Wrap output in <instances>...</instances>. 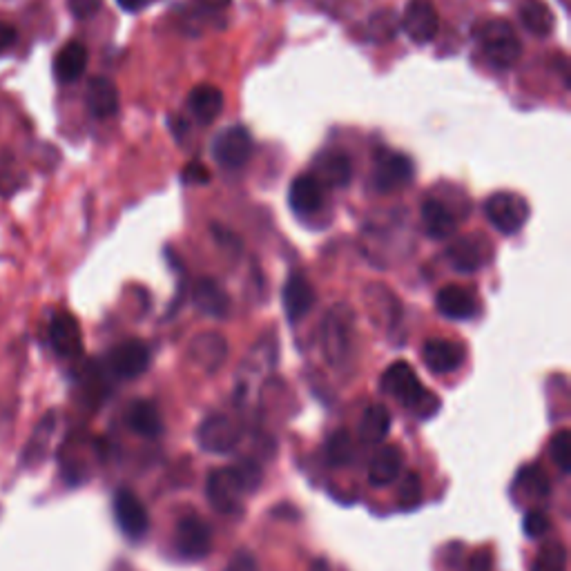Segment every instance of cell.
<instances>
[{
    "label": "cell",
    "mask_w": 571,
    "mask_h": 571,
    "mask_svg": "<svg viewBox=\"0 0 571 571\" xmlns=\"http://www.w3.org/2000/svg\"><path fill=\"white\" fill-rule=\"evenodd\" d=\"M413 161L400 152H384L377 157L373 168V188L377 192H398L413 181Z\"/></svg>",
    "instance_id": "obj_10"
},
{
    "label": "cell",
    "mask_w": 571,
    "mask_h": 571,
    "mask_svg": "<svg viewBox=\"0 0 571 571\" xmlns=\"http://www.w3.org/2000/svg\"><path fill=\"white\" fill-rule=\"evenodd\" d=\"M485 212L493 228L500 230L502 235H516L525 228L531 215L527 199L516 195V192H496V195H491L485 203Z\"/></svg>",
    "instance_id": "obj_5"
},
{
    "label": "cell",
    "mask_w": 571,
    "mask_h": 571,
    "mask_svg": "<svg viewBox=\"0 0 571 571\" xmlns=\"http://www.w3.org/2000/svg\"><path fill=\"white\" fill-rule=\"evenodd\" d=\"M493 246L491 241L480 235H467L453 241L447 248V261L458 273H478L491 264Z\"/></svg>",
    "instance_id": "obj_9"
},
{
    "label": "cell",
    "mask_w": 571,
    "mask_h": 571,
    "mask_svg": "<svg viewBox=\"0 0 571 571\" xmlns=\"http://www.w3.org/2000/svg\"><path fill=\"white\" fill-rule=\"evenodd\" d=\"M226 571H259V565L250 551H239V554L228 563Z\"/></svg>",
    "instance_id": "obj_40"
},
{
    "label": "cell",
    "mask_w": 571,
    "mask_h": 571,
    "mask_svg": "<svg viewBox=\"0 0 571 571\" xmlns=\"http://www.w3.org/2000/svg\"><path fill=\"white\" fill-rule=\"evenodd\" d=\"M476 38L480 43V50L489 58V63L496 67H511L518 63L522 54L520 38L516 29L511 27V23L505 21V18H489V21L478 27Z\"/></svg>",
    "instance_id": "obj_4"
},
{
    "label": "cell",
    "mask_w": 571,
    "mask_h": 571,
    "mask_svg": "<svg viewBox=\"0 0 571 571\" xmlns=\"http://www.w3.org/2000/svg\"><path fill=\"white\" fill-rule=\"evenodd\" d=\"M402 464H404V456H402L400 447H395V444L380 447L369 464V482L373 487L393 485V482L400 478Z\"/></svg>",
    "instance_id": "obj_21"
},
{
    "label": "cell",
    "mask_w": 571,
    "mask_h": 571,
    "mask_svg": "<svg viewBox=\"0 0 571 571\" xmlns=\"http://www.w3.org/2000/svg\"><path fill=\"white\" fill-rule=\"evenodd\" d=\"M311 571H328V563H326V560H322V558H317L315 563L311 565Z\"/></svg>",
    "instance_id": "obj_44"
},
{
    "label": "cell",
    "mask_w": 571,
    "mask_h": 571,
    "mask_svg": "<svg viewBox=\"0 0 571 571\" xmlns=\"http://www.w3.org/2000/svg\"><path fill=\"white\" fill-rule=\"evenodd\" d=\"M422 360L427 364V369L438 373V375H447L458 371L462 362H464V348L451 340H429L422 348Z\"/></svg>",
    "instance_id": "obj_16"
},
{
    "label": "cell",
    "mask_w": 571,
    "mask_h": 571,
    "mask_svg": "<svg viewBox=\"0 0 571 571\" xmlns=\"http://www.w3.org/2000/svg\"><path fill=\"white\" fill-rule=\"evenodd\" d=\"M128 427L143 438H159L163 433V420L157 404L150 400H137L128 409Z\"/></svg>",
    "instance_id": "obj_28"
},
{
    "label": "cell",
    "mask_w": 571,
    "mask_h": 571,
    "mask_svg": "<svg viewBox=\"0 0 571 571\" xmlns=\"http://www.w3.org/2000/svg\"><path fill=\"white\" fill-rule=\"evenodd\" d=\"M518 14H520V23L525 25L529 34L545 38L554 32L556 18L545 0H520Z\"/></svg>",
    "instance_id": "obj_27"
},
{
    "label": "cell",
    "mask_w": 571,
    "mask_h": 571,
    "mask_svg": "<svg viewBox=\"0 0 571 571\" xmlns=\"http://www.w3.org/2000/svg\"><path fill=\"white\" fill-rule=\"evenodd\" d=\"M114 518L116 525L130 540H141L150 531L148 507L130 489H119L114 493Z\"/></svg>",
    "instance_id": "obj_8"
},
{
    "label": "cell",
    "mask_w": 571,
    "mask_h": 571,
    "mask_svg": "<svg viewBox=\"0 0 571 571\" xmlns=\"http://www.w3.org/2000/svg\"><path fill=\"white\" fill-rule=\"evenodd\" d=\"M522 529H525L527 538L536 540V538H543L547 534V531L551 529V522H549L545 511L534 509V511H527L525 520H522Z\"/></svg>",
    "instance_id": "obj_37"
},
{
    "label": "cell",
    "mask_w": 571,
    "mask_h": 571,
    "mask_svg": "<svg viewBox=\"0 0 571 571\" xmlns=\"http://www.w3.org/2000/svg\"><path fill=\"white\" fill-rule=\"evenodd\" d=\"M181 179L186 183H192V186H199V183H208L210 181V170L203 166L201 161H192L183 168Z\"/></svg>",
    "instance_id": "obj_39"
},
{
    "label": "cell",
    "mask_w": 571,
    "mask_h": 571,
    "mask_svg": "<svg viewBox=\"0 0 571 571\" xmlns=\"http://www.w3.org/2000/svg\"><path fill=\"white\" fill-rule=\"evenodd\" d=\"M228 342L219 333H201L190 342L188 357L203 371H217L226 362Z\"/></svg>",
    "instance_id": "obj_17"
},
{
    "label": "cell",
    "mask_w": 571,
    "mask_h": 571,
    "mask_svg": "<svg viewBox=\"0 0 571 571\" xmlns=\"http://www.w3.org/2000/svg\"><path fill=\"white\" fill-rule=\"evenodd\" d=\"M516 485L536 498H545L551 491L547 473L543 467H538V464H527V467H522L516 476Z\"/></svg>",
    "instance_id": "obj_32"
},
{
    "label": "cell",
    "mask_w": 571,
    "mask_h": 571,
    "mask_svg": "<svg viewBox=\"0 0 571 571\" xmlns=\"http://www.w3.org/2000/svg\"><path fill=\"white\" fill-rule=\"evenodd\" d=\"M315 174L313 177L322 183V186L344 188L353 179V161L344 152H326L315 161Z\"/></svg>",
    "instance_id": "obj_19"
},
{
    "label": "cell",
    "mask_w": 571,
    "mask_h": 571,
    "mask_svg": "<svg viewBox=\"0 0 571 571\" xmlns=\"http://www.w3.org/2000/svg\"><path fill=\"white\" fill-rule=\"evenodd\" d=\"M150 366V351L141 340H128L110 353V369L123 380H134Z\"/></svg>",
    "instance_id": "obj_13"
},
{
    "label": "cell",
    "mask_w": 571,
    "mask_h": 571,
    "mask_svg": "<svg viewBox=\"0 0 571 571\" xmlns=\"http://www.w3.org/2000/svg\"><path fill=\"white\" fill-rule=\"evenodd\" d=\"M212 159L224 168H241L246 166L250 154H253V137L244 125H230L221 130L210 145Z\"/></svg>",
    "instance_id": "obj_6"
},
{
    "label": "cell",
    "mask_w": 571,
    "mask_h": 571,
    "mask_svg": "<svg viewBox=\"0 0 571 571\" xmlns=\"http://www.w3.org/2000/svg\"><path fill=\"white\" fill-rule=\"evenodd\" d=\"M369 29L371 38H375V41H391L395 32H398V18H395V14L389 12V9H382V12H377L371 18Z\"/></svg>",
    "instance_id": "obj_34"
},
{
    "label": "cell",
    "mask_w": 571,
    "mask_h": 571,
    "mask_svg": "<svg viewBox=\"0 0 571 571\" xmlns=\"http://www.w3.org/2000/svg\"><path fill=\"white\" fill-rule=\"evenodd\" d=\"M116 3H119L125 12H137V9L145 5V0H116Z\"/></svg>",
    "instance_id": "obj_43"
},
{
    "label": "cell",
    "mask_w": 571,
    "mask_h": 571,
    "mask_svg": "<svg viewBox=\"0 0 571 571\" xmlns=\"http://www.w3.org/2000/svg\"><path fill=\"white\" fill-rule=\"evenodd\" d=\"M16 27L9 23H0V54L7 52L16 43Z\"/></svg>",
    "instance_id": "obj_41"
},
{
    "label": "cell",
    "mask_w": 571,
    "mask_h": 571,
    "mask_svg": "<svg viewBox=\"0 0 571 571\" xmlns=\"http://www.w3.org/2000/svg\"><path fill=\"white\" fill-rule=\"evenodd\" d=\"M491 565H493V558H491L489 551H476V554L471 556L469 569L471 571H491Z\"/></svg>",
    "instance_id": "obj_42"
},
{
    "label": "cell",
    "mask_w": 571,
    "mask_h": 571,
    "mask_svg": "<svg viewBox=\"0 0 571 571\" xmlns=\"http://www.w3.org/2000/svg\"><path fill=\"white\" fill-rule=\"evenodd\" d=\"M531 571H567V547L563 543H547L538 551Z\"/></svg>",
    "instance_id": "obj_33"
},
{
    "label": "cell",
    "mask_w": 571,
    "mask_h": 571,
    "mask_svg": "<svg viewBox=\"0 0 571 571\" xmlns=\"http://www.w3.org/2000/svg\"><path fill=\"white\" fill-rule=\"evenodd\" d=\"M422 226L431 239L442 241L456 232V217L442 201L431 197L422 203Z\"/></svg>",
    "instance_id": "obj_25"
},
{
    "label": "cell",
    "mask_w": 571,
    "mask_h": 571,
    "mask_svg": "<svg viewBox=\"0 0 571 571\" xmlns=\"http://www.w3.org/2000/svg\"><path fill=\"white\" fill-rule=\"evenodd\" d=\"M422 498V482L418 473H404L400 482V502L404 507H415Z\"/></svg>",
    "instance_id": "obj_36"
},
{
    "label": "cell",
    "mask_w": 571,
    "mask_h": 571,
    "mask_svg": "<svg viewBox=\"0 0 571 571\" xmlns=\"http://www.w3.org/2000/svg\"><path fill=\"white\" fill-rule=\"evenodd\" d=\"M50 342L61 357H79L83 353L79 322L70 313H56L50 322Z\"/></svg>",
    "instance_id": "obj_15"
},
{
    "label": "cell",
    "mask_w": 571,
    "mask_h": 571,
    "mask_svg": "<svg viewBox=\"0 0 571 571\" xmlns=\"http://www.w3.org/2000/svg\"><path fill=\"white\" fill-rule=\"evenodd\" d=\"M317 302V293L313 284L302 273H290L288 282L282 293V304L288 322H299V319L311 313V308Z\"/></svg>",
    "instance_id": "obj_14"
},
{
    "label": "cell",
    "mask_w": 571,
    "mask_h": 571,
    "mask_svg": "<svg viewBox=\"0 0 571 571\" xmlns=\"http://www.w3.org/2000/svg\"><path fill=\"white\" fill-rule=\"evenodd\" d=\"M563 5H569V0H563Z\"/></svg>",
    "instance_id": "obj_45"
},
{
    "label": "cell",
    "mask_w": 571,
    "mask_h": 571,
    "mask_svg": "<svg viewBox=\"0 0 571 571\" xmlns=\"http://www.w3.org/2000/svg\"><path fill=\"white\" fill-rule=\"evenodd\" d=\"M402 29L413 43H431L440 32V16L431 0H411L404 9Z\"/></svg>",
    "instance_id": "obj_12"
},
{
    "label": "cell",
    "mask_w": 571,
    "mask_h": 571,
    "mask_svg": "<svg viewBox=\"0 0 571 571\" xmlns=\"http://www.w3.org/2000/svg\"><path fill=\"white\" fill-rule=\"evenodd\" d=\"M85 101L87 110H90L96 119H110V116L119 112V90H116V85L110 79H105V76H94V79L87 83Z\"/></svg>",
    "instance_id": "obj_20"
},
{
    "label": "cell",
    "mask_w": 571,
    "mask_h": 571,
    "mask_svg": "<svg viewBox=\"0 0 571 571\" xmlns=\"http://www.w3.org/2000/svg\"><path fill=\"white\" fill-rule=\"evenodd\" d=\"M174 545L186 560L206 558L212 549V529L206 520L197 516L183 518L174 531Z\"/></svg>",
    "instance_id": "obj_11"
},
{
    "label": "cell",
    "mask_w": 571,
    "mask_h": 571,
    "mask_svg": "<svg viewBox=\"0 0 571 571\" xmlns=\"http://www.w3.org/2000/svg\"><path fill=\"white\" fill-rule=\"evenodd\" d=\"M261 480H264V473H261L259 464L248 460L210 471L206 493L212 509L226 516L239 514L241 507H244V496L255 493Z\"/></svg>",
    "instance_id": "obj_1"
},
{
    "label": "cell",
    "mask_w": 571,
    "mask_h": 571,
    "mask_svg": "<svg viewBox=\"0 0 571 571\" xmlns=\"http://www.w3.org/2000/svg\"><path fill=\"white\" fill-rule=\"evenodd\" d=\"M353 331H355V313L351 306L337 304L326 313L322 322V351L326 362L340 369L353 355Z\"/></svg>",
    "instance_id": "obj_3"
},
{
    "label": "cell",
    "mask_w": 571,
    "mask_h": 571,
    "mask_svg": "<svg viewBox=\"0 0 571 571\" xmlns=\"http://www.w3.org/2000/svg\"><path fill=\"white\" fill-rule=\"evenodd\" d=\"M551 458H554L556 467L569 473L571 469V435L569 431H560L554 435V440H551Z\"/></svg>",
    "instance_id": "obj_35"
},
{
    "label": "cell",
    "mask_w": 571,
    "mask_h": 571,
    "mask_svg": "<svg viewBox=\"0 0 571 571\" xmlns=\"http://www.w3.org/2000/svg\"><path fill=\"white\" fill-rule=\"evenodd\" d=\"M435 306L438 311L449 319H471L478 313V302L467 288L462 286H444L438 297H435Z\"/></svg>",
    "instance_id": "obj_22"
},
{
    "label": "cell",
    "mask_w": 571,
    "mask_h": 571,
    "mask_svg": "<svg viewBox=\"0 0 571 571\" xmlns=\"http://www.w3.org/2000/svg\"><path fill=\"white\" fill-rule=\"evenodd\" d=\"M288 201L297 215H313L324 203V186L313 174H302L290 183Z\"/></svg>",
    "instance_id": "obj_18"
},
{
    "label": "cell",
    "mask_w": 571,
    "mask_h": 571,
    "mask_svg": "<svg viewBox=\"0 0 571 571\" xmlns=\"http://www.w3.org/2000/svg\"><path fill=\"white\" fill-rule=\"evenodd\" d=\"M326 458L333 467H346V464H351L355 458L353 435L344 429L335 431L326 442Z\"/></svg>",
    "instance_id": "obj_30"
},
{
    "label": "cell",
    "mask_w": 571,
    "mask_h": 571,
    "mask_svg": "<svg viewBox=\"0 0 571 571\" xmlns=\"http://www.w3.org/2000/svg\"><path fill=\"white\" fill-rule=\"evenodd\" d=\"M54 429H56V415L50 413L47 418H43L41 424H38L34 435H32V440L27 442V447H25V460L27 462H38V460L45 458L47 447H50V440L54 435Z\"/></svg>",
    "instance_id": "obj_31"
},
{
    "label": "cell",
    "mask_w": 571,
    "mask_h": 571,
    "mask_svg": "<svg viewBox=\"0 0 571 571\" xmlns=\"http://www.w3.org/2000/svg\"><path fill=\"white\" fill-rule=\"evenodd\" d=\"M389 429H391L389 409L382 404H371L362 415L357 433H360V440L366 444H380L386 435H389Z\"/></svg>",
    "instance_id": "obj_29"
},
{
    "label": "cell",
    "mask_w": 571,
    "mask_h": 571,
    "mask_svg": "<svg viewBox=\"0 0 571 571\" xmlns=\"http://www.w3.org/2000/svg\"><path fill=\"white\" fill-rule=\"evenodd\" d=\"M382 391L404 404L415 415H420V418H431L440 409L438 395L424 389L420 377L406 362H395L384 371Z\"/></svg>",
    "instance_id": "obj_2"
},
{
    "label": "cell",
    "mask_w": 571,
    "mask_h": 571,
    "mask_svg": "<svg viewBox=\"0 0 571 571\" xmlns=\"http://www.w3.org/2000/svg\"><path fill=\"white\" fill-rule=\"evenodd\" d=\"M87 50L79 41H70L54 58V74L61 83H74L85 74Z\"/></svg>",
    "instance_id": "obj_26"
},
{
    "label": "cell",
    "mask_w": 571,
    "mask_h": 571,
    "mask_svg": "<svg viewBox=\"0 0 571 571\" xmlns=\"http://www.w3.org/2000/svg\"><path fill=\"white\" fill-rule=\"evenodd\" d=\"M67 5H70V12L74 18H92L96 12H99L103 0H67Z\"/></svg>",
    "instance_id": "obj_38"
},
{
    "label": "cell",
    "mask_w": 571,
    "mask_h": 571,
    "mask_svg": "<svg viewBox=\"0 0 571 571\" xmlns=\"http://www.w3.org/2000/svg\"><path fill=\"white\" fill-rule=\"evenodd\" d=\"M192 299H195L199 311L210 317L224 319L230 313V297L215 279H199L195 290H192Z\"/></svg>",
    "instance_id": "obj_23"
},
{
    "label": "cell",
    "mask_w": 571,
    "mask_h": 571,
    "mask_svg": "<svg viewBox=\"0 0 571 571\" xmlns=\"http://www.w3.org/2000/svg\"><path fill=\"white\" fill-rule=\"evenodd\" d=\"M188 108L199 123L210 125L224 110V94L215 85H197L188 96Z\"/></svg>",
    "instance_id": "obj_24"
},
{
    "label": "cell",
    "mask_w": 571,
    "mask_h": 571,
    "mask_svg": "<svg viewBox=\"0 0 571 571\" xmlns=\"http://www.w3.org/2000/svg\"><path fill=\"white\" fill-rule=\"evenodd\" d=\"M241 435L244 433H241V427L235 420L228 418L224 413H217L201 422V427L197 431V440L203 451L224 456V453H232L237 449Z\"/></svg>",
    "instance_id": "obj_7"
}]
</instances>
